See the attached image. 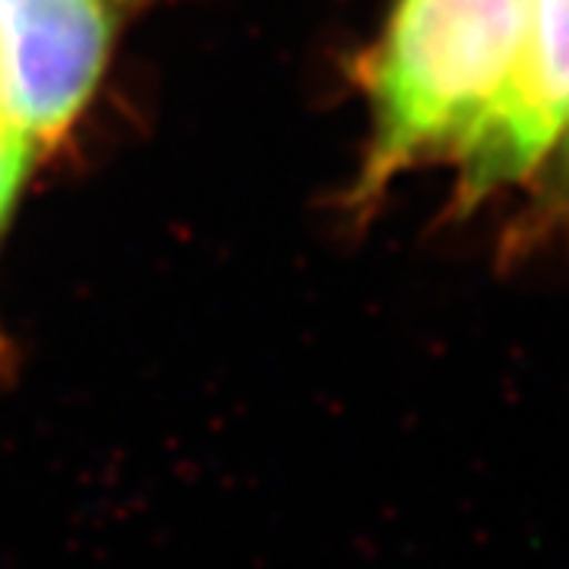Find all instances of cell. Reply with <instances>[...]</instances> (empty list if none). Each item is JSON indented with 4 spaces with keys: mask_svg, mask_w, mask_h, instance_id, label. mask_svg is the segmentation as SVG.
<instances>
[{
    "mask_svg": "<svg viewBox=\"0 0 569 569\" xmlns=\"http://www.w3.org/2000/svg\"><path fill=\"white\" fill-rule=\"evenodd\" d=\"M563 133H567V171H569V121L567 127H563Z\"/></svg>",
    "mask_w": 569,
    "mask_h": 569,
    "instance_id": "cell-6",
    "label": "cell"
},
{
    "mask_svg": "<svg viewBox=\"0 0 569 569\" xmlns=\"http://www.w3.org/2000/svg\"><path fill=\"white\" fill-rule=\"evenodd\" d=\"M531 0H399L373 70V183L456 152L507 82Z\"/></svg>",
    "mask_w": 569,
    "mask_h": 569,
    "instance_id": "cell-1",
    "label": "cell"
},
{
    "mask_svg": "<svg viewBox=\"0 0 569 569\" xmlns=\"http://www.w3.org/2000/svg\"><path fill=\"white\" fill-rule=\"evenodd\" d=\"M111 36V0H0V102L32 152L77 118Z\"/></svg>",
    "mask_w": 569,
    "mask_h": 569,
    "instance_id": "cell-2",
    "label": "cell"
},
{
    "mask_svg": "<svg viewBox=\"0 0 569 569\" xmlns=\"http://www.w3.org/2000/svg\"><path fill=\"white\" fill-rule=\"evenodd\" d=\"M0 123H10V118H7V111H3V102H0ZM13 127V123H10ZM17 130V127H13Z\"/></svg>",
    "mask_w": 569,
    "mask_h": 569,
    "instance_id": "cell-5",
    "label": "cell"
},
{
    "mask_svg": "<svg viewBox=\"0 0 569 569\" xmlns=\"http://www.w3.org/2000/svg\"><path fill=\"white\" fill-rule=\"evenodd\" d=\"M569 121V0H531L507 82L456 149L468 200L522 181L541 164Z\"/></svg>",
    "mask_w": 569,
    "mask_h": 569,
    "instance_id": "cell-3",
    "label": "cell"
},
{
    "mask_svg": "<svg viewBox=\"0 0 569 569\" xmlns=\"http://www.w3.org/2000/svg\"><path fill=\"white\" fill-rule=\"evenodd\" d=\"M29 156H32V146L22 140L10 123H0V224L13 206Z\"/></svg>",
    "mask_w": 569,
    "mask_h": 569,
    "instance_id": "cell-4",
    "label": "cell"
}]
</instances>
